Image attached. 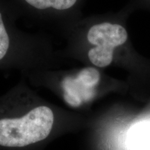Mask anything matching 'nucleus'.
<instances>
[{"label": "nucleus", "instance_id": "obj_1", "mask_svg": "<svg viewBox=\"0 0 150 150\" xmlns=\"http://www.w3.org/2000/svg\"><path fill=\"white\" fill-rule=\"evenodd\" d=\"M86 124L81 112L43 98L23 76L0 96V150H44Z\"/></svg>", "mask_w": 150, "mask_h": 150}, {"label": "nucleus", "instance_id": "obj_2", "mask_svg": "<svg viewBox=\"0 0 150 150\" xmlns=\"http://www.w3.org/2000/svg\"><path fill=\"white\" fill-rule=\"evenodd\" d=\"M134 12L127 3L116 12L81 18L61 33L66 43L62 57L99 69L119 65L134 74L150 70V61L137 53L129 36L127 21Z\"/></svg>", "mask_w": 150, "mask_h": 150}, {"label": "nucleus", "instance_id": "obj_3", "mask_svg": "<svg viewBox=\"0 0 150 150\" xmlns=\"http://www.w3.org/2000/svg\"><path fill=\"white\" fill-rule=\"evenodd\" d=\"M20 18L8 0H0V70L22 75L34 70L59 69L65 60L47 35L22 31Z\"/></svg>", "mask_w": 150, "mask_h": 150}, {"label": "nucleus", "instance_id": "obj_4", "mask_svg": "<svg viewBox=\"0 0 150 150\" xmlns=\"http://www.w3.org/2000/svg\"><path fill=\"white\" fill-rule=\"evenodd\" d=\"M30 85L50 90L72 106L88 104L104 92L118 89L122 83L105 76L101 69L85 65L79 68L47 69L22 74Z\"/></svg>", "mask_w": 150, "mask_h": 150}, {"label": "nucleus", "instance_id": "obj_5", "mask_svg": "<svg viewBox=\"0 0 150 150\" xmlns=\"http://www.w3.org/2000/svg\"><path fill=\"white\" fill-rule=\"evenodd\" d=\"M20 17L54 28L60 33L83 17L86 0H8Z\"/></svg>", "mask_w": 150, "mask_h": 150}, {"label": "nucleus", "instance_id": "obj_6", "mask_svg": "<svg viewBox=\"0 0 150 150\" xmlns=\"http://www.w3.org/2000/svg\"><path fill=\"white\" fill-rule=\"evenodd\" d=\"M125 150H150V116L132 123L122 139Z\"/></svg>", "mask_w": 150, "mask_h": 150}, {"label": "nucleus", "instance_id": "obj_7", "mask_svg": "<svg viewBox=\"0 0 150 150\" xmlns=\"http://www.w3.org/2000/svg\"><path fill=\"white\" fill-rule=\"evenodd\" d=\"M128 4L134 11L142 10L150 13V0H129Z\"/></svg>", "mask_w": 150, "mask_h": 150}]
</instances>
